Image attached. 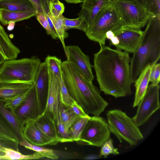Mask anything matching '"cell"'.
<instances>
[{"instance_id": "cell-1", "label": "cell", "mask_w": 160, "mask_h": 160, "mask_svg": "<svg viewBox=\"0 0 160 160\" xmlns=\"http://www.w3.org/2000/svg\"><path fill=\"white\" fill-rule=\"evenodd\" d=\"M94 54L93 67L101 91L115 98L132 93L130 61L128 53L100 45Z\"/></svg>"}, {"instance_id": "cell-2", "label": "cell", "mask_w": 160, "mask_h": 160, "mask_svg": "<svg viewBox=\"0 0 160 160\" xmlns=\"http://www.w3.org/2000/svg\"><path fill=\"white\" fill-rule=\"evenodd\" d=\"M62 75L68 92L88 114L99 116L108 106L98 88L73 63L62 62Z\"/></svg>"}, {"instance_id": "cell-3", "label": "cell", "mask_w": 160, "mask_h": 160, "mask_svg": "<svg viewBox=\"0 0 160 160\" xmlns=\"http://www.w3.org/2000/svg\"><path fill=\"white\" fill-rule=\"evenodd\" d=\"M160 58V16H150L139 46L130 58L131 81L133 83L142 71L157 63Z\"/></svg>"}, {"instance_id": "cell-4", "label": "cell", "mask_w": 160, "mask_h": 160, "mask_svg": "<svg viewBox=\"0 0 160 160\" xmlns=\"http://www.w3.org/2000/svg\"><path fill=\"white\" fill-rule=\"evenodd\" d=\"M41 63L35 57L5 60L0 65V83L33 84Z\"/></svg>"}, {"instance_id": "cell-5", "label": "cell", "mask_w": 160, "mask_h": 160, "mask_svg": "<svg viewBox=\"0 0 160 160\" xmlns=\"http://www.w3.org/2000/svg\"><path fill=\"white\" fill-rule=\"evenodd\" d=\"M108 124L111 133L121 142L123 141L130 146L136 145L143 138L140 129L132 118L120 110L108 111L106 114Z\"/></svg>"}, {"instance_id": "cell-6", "label": "cell", "mask_w": 160, "mask_h": 160, "mask_svg": "<svg viewBox=\"0 0 160 160\" xmlns=\"http://www.w3.org/2000/svg\"><path fill=\"white\" fill-rule=\"evenodd\" d=\"M122 26L113 3L102 10L97 15L85 32L90 40L105 45L106 33Z\"/></svg>"}, {"instance_id": "cell-7", "label": "cell", "mask_w": 160, "mask_h": 160, "mask_svg": "<svg viewBox=\"0 0 160 160\" xmlns=\"http://www.w3.org/2000/svg\"><path fill=\"white\" fill-rule=\"evenodd\" d=\"M113 3L122 26L141 28L150 16L144 7L133 0H113Z\"/></svg>"}, {"instance_id": "cell-8", "label": "cell", "mask_w": 160, "mask_h": 160, "mask_svg": "<svg viewBox=\"0 0 160 160\" xmlns=\"http://www.w3.org/2000/svg\"><path fill=\"white\" fill-rule=\"evenodd\" d=\"M108 123L99 116L91 117L86 123L77 143L79 144L101 147L110 138Z\"/></svg>"}, {"instance_id": "cell-9", "label": "cell", "mask_w": 160, "mask_h": 160, "mask_svg": "<svg viewBox=\"0 0 160 160\" xmlns=\"http://www.w3.org/2000/svg\"><path fill=\"white\" fill-rule=\"evenodd\" d=\"M159 84L148 86L146 92L138 105L135 115L132 118L138 126H142L160 108Z\"/></svg>"}, {"instance_id": "cell-10", "label": "cell", "mask_w": 160, "mask_h": 160, "mask_svg": "<svg viewBox=\"0 0 160 160\" xmlns=\"http://www.w3.org/2000/svg\"><path fill=\"white\" fill-rule=\"evenodd\" d=\"M118 40L116 49L133 53L138 47L143 33L141 28L121 26L113 32Z\"/></svg>"}, {"instance_id": "cell-11", "label": "cell", "mask_w": 160, "mask_h": 160, "mask_svg": "<svg viewBox=\"0 0 160 160\" xmlns=\"http://www.w3.org/2000/svg\"><path fill=\"white\" fill-rule=\"evenodd\" d=\"M66 50L67 60L74 64L88 79L92 82L94 77L89 57L76 45L66 46Z\"/></svg>"}, {"instance_id": "cell-12", "label": "cell", "mask_w": 160, "mask_h": 160, "mask_svg": "<svg viewBox=\"0 0 160 160\" xmlns=\"http://www.w3.org/2000/svg\"><path fill=\"white\" fill-rule=\"evenodd\" d=\"M34 85L39 116L42 114L45 109L48 93V72L47 66L45 62H41L40 65Z\"/></svg>"}, {"instance_id": "cell-13", "label": "cell", "mask_w": 160, "mask_h": 160, "mask_svg": "<svg viewBox=\"0 0 160 160\" xmlns=\"http://www.w3.org/2000/svg\"><path fill=\"white\" fill-rule=\"evenodd\" d=\"M48 86L47 103L44 110L50 113L55 119L60 104V78L48 68Z\"/></svg>"}, {"instance_id": "cell-14", "label": "cell", "mask_w": 160, "mask_h": 160, "mask_svg": "<svg viewBox=\"0 0 160 160\" xmlns=\"http://www.w3.org/2000/svg\"><path fill=\"white\" fill-rule=\"evenodd\" d=\"M13 110L18 117L24 121L28 119L35 120L38 118L39 114L34 83L28 91L24 102Z\"/></svg>"}, {"instance_id": "cell-15", "label": "cell", "mask_w": 160, "mask_h": 160, "mask_svg": "<svg viewBox=\"0 0 160 160\" xmlns=\"http://www.w3.org/2000/svg\"><path fill=\"white\" fill-rule=\"evenodd\" d=\"M34 123L38 128L47 137L52 140L55 145L59 142H62L55 120L48 112L44 110L34 120Z\"/></svg>"}, {"instance_id": "cell-16", "label": "cell", "mask_w": 160, "mask_h": 160, "mask_svg": "<svg viewBox=\"0 0 160 160\" xmlns=\"http://www.w3.org/2000/svg\"><path fill=\"white\" fill-rule=\"evenodd\" d=\"M113 1L86 0L82 3V9L78 15L84 19L88 28L99 13L104 8L112 4Z\"/></svg>"}, {"instance_id": "cell-17", "label": "cell", "mask_w": 160, "mask_h": 160, "mask_svg": "<svg viewBox=\"0 0 160 160\" xmlns=\"http://www.w3.org/2000/svg\"><path fill=\"white\" fill-rule=\"evenodd\" d=\"M22 133L25 138L32 144L40 146L55 145L52 140L47 137L38 128L34 120L28 119L25 121Z\"/></svg>"}, {"instance_id": "cell-18", "label": "cell", "mask_w": 160, "mask_h": 160, "mask_svg": "<svg viewBox=\"0 0 160 160\" xmlns=\"http://www.w3.org/2000/svg\"><path fill=\"white\" fill-rule=\"evenodd\" d=\"M4 103L3 99L0 98V117L14 132L20 142L25 138L23 134L22 129L25 121L18 118L13 109L5 108Z\"/></svg>"}, {"instance_id": "cell-19", "label": "cell", "mask_w": 160, "mask_h": 160, "mask_svg": "<svg viewBox=\"0 0 160 160\" xmlns=\"http://www.w3.org/2000/svg\"><path fill=\"white\" fill-rule=\"evenodd\" d=\"M20 52V49L11 42L0 24V54L4 60L16 59Z\"/></svg>"}, {"instance_id": "cell-20", "label": "cell", "mask_w": 160, "mask_h": 160, "mask_svg": "<svg viewBox=\"0 0 160 160\" xmlns=\"http://www.w3.org/2000/svg\"><path fill=\"white\" fill-rule=\"evenodd\" d=\"M152 66H148L141 72L134 82L136 89L133 108L137 106L147 90L149 82V77Z\"/></svg>"}, {"instance_id": "cell-21", "label": "cell", "mask_w": 160, "mask_h": 160, "mask_svg": "<svg viewBox=\"0 0 160 160\" xmlns=\"http://www.w3.org/2000/svg\"><path fill=\"white\" fill-rule=\"evenodd\" d=\"M33 84L0 83V98L5 99L24 93L28 92Z\"/></svg>"}, {"instance_id": "cell-22", "label": "cell", "mask_w": 160, "mask_h": 160, "mask_svg": "<svg viewBox=\"0 0 160 160\" xmlns=\"http://www.w3.org/2000/svg\"><path fill=\"white\" fill-rule=\"evenodd\" d=\"M0 9L16 12H38L30 0H1Z\"/></svg>"}, {"instance_id": "cell-23", "label": "cell", "mask_w": 160, "mask_h": 160, "mask_svg": "<svg viewBox=\"0 0 160 160\" xmlns=\"http://www.w3.org/2000/svg\"><path fill=\"white\" fill-rule=\"evenodd\" d=\"M37 12L32 11L16 12L0 9V22L4 25L10 22H16L28 19L35 16Z\"/></svg>"}, {"instance_id": "cell-24", "label": "cell", "mask_w": 160, "mask_h": 160, "mask_svg": "<svg viewBox=\"0 0 160 160\" xmlns=\"http://www.w3.org/2000/svg\"><path fill=\"white\" fill-rule=\"evenodd\" d=\"M0 142L4 147L5 144L12 145L18 149L19 141L18 137L0 117Z\"/></svg>"}, {"instance_id": "cell-25", "label": "cell", "mask_w": 160, "mask_h": 160, "mask_svg": "<svg viewBox=\"0 0 160 160\" xmlns=\"http://www.w3.org/2000/svg\"><path fill=\"white\" fill-rule=\"evenodd\" d=\"M5 154L0 156L1 160L36 159L44 158L40 153L36 152L29 155H24L12 148L5 147Z\"/></svg>"}, {"instance_id": "cell-26", "label": "cell", "mask_w": 160, "mask_h": 160, "mask_svg": "<svg viewBox=\"0 0 160 160\" xmlns=\"http://www.w3.org/2000/svg\"><path fill=\"white\" fill-rule=\"evenodd\" d=\"M90 117H81L78 119L69 128L68 133L72 142H77L81 133Z\"/></svg>"}, {"instance_id": "cell-27", "label": "cell", "mask_w": 160, "mask_h": 160, "mask_svg": "<svg viewBox=\"0 0 160 160\" xmlns=\"http://www.w3.org/2000/svg\"><path fill=\"white\" fill-rule=\"evenodd\" d=\"M19 144L27 149L40 153L44 157L52 159H57L58 158V156L53 150L44 148L42 146L32 144L28 142L25 138H23L20 141Z\"/></svg>"}, {"instance_id": "cell-28", "label": "cell", "mask_w": 160, "mask_h": 160, "mask_svg": "<svg viewBox=\"0 0 160 160\" xmlns=\"http://www.w3.org/2000/svg\"><path fill=\"white\" fill-rule=\"evenodd\" d=\"M48 14L52 21L58 35V38L61 42L66 54V46L65 44L64 39L68 37V34L64 28L63 23L64 16L62 15L58 18H55L51 16L49 12Z\"/></svg>"}, {"instance_id": "cell-29", "label": "cell", "mask_w": 160, "mask_h": 160, "mask_svg": "<svg viewBox=\"0 0 160 160\" xmlns=\"http://www.w3.org/2000/svg\"><path fill=\"white\" fill-rule=\"evenodd\" d=\"M59 107L62 120L66 131L68 132L73 123L81 117L76 115L69 107H66L60 103Z\"/></svg>"}, {"instance_id": "cell-30", "label": "cell", "mask_w": 160, "mask_h": 160, "mask_svg": "<svg viewBox=\"0 0 160 160\" xmlns=\"http://www.w3.org/2000/svg\"><path fill=\"white\" fill-rule=\"evenodd\" d=\"M63 23L66 31L74 28L81 30L85 32L88 28L84 19L81 17H78L75 19H68L64 16Z\"/></svg>"}, {"instance_id": "cell-31", "label": "cell", "mask_w": 160, "mask_h": 160, "mask_svg": "<svg viewBox=\"0 0 160 160\" xmlns=\"http://www.w3.org/2000/svg\"><path fill=\"white\" fill-rule=\"evenodd\" d=\"M45 62L48 68L58 78H60L62 75V62L60 59L54 56L48 55Z\"/></svg>"}, {"instance_id": "cell-32", "label": "cell", "mask_w": 160, "mask_h": 160, "mask_svg": "<svg viewBox=\"0 0 160 160\" xmlns=\"http://www.w3.org/2000/svg\"><path fill=\"white\" fill-rule=\"evenodd\" d=\"M29 90L23 94L2 99L4 102V107L8 109L13 110H15L18 108L24 102Z\"/></svg>"}, {"instance_id": "cell-33", "label": "cell", "mask_w": 160, "mask_h": 160, "mask_svg": "<svg viewBox=\"0 0 160 160\" xmlns=\"http://www.w3.org/2000/svg\"><path fill=\"white\" fill-rule=\"evenodd\" d=\"M60 103L66 107H69L74 101L68 92L62 75L60 78Z\"/></svg>"}, {"instance_id": "cell-34", "label": "cell", "mask_w": 160, "mask_h": 160, "mask_svg": "<svg viewBox=\"0 0 160 160\" xmlns=\"http://www.w3.org/2000/svg\"><path fill=\"white\" fill-rule=\"evenodd\" d=\"M142 6L151 16H160V0H142Z\"/></svg>"}, {"instance_id": "cell-35", "label": "cell", "mask_w": 160, "mask_h": 160, "mask_svg": "<svg viewBox=\"0 0 160 160\" xmlns=\"http://www.w3.org/2000/svg\"><path fill=\"white\" fill-rule=\"evenodd\" d=\"M55 121L59 135L62 139V142H72L62 120L60 107Z\"/></svg>"}, {"instance_id": "cell-36", "label": "cell", "mask_w": 160, "mask_h": 160, "mask_svg": "<svg viewBox=\"0 0 160 160\" xmlns=\"http://www.w3.org/2000/svg\"><path fill=\"white\" fill-rule=\"evenodd\" d=\"M100 156H103L106 158L110 154L117 155L119 153L118 149L115 148L113 145V140L109 138L104 142L101 146Z\"/></svg>"}, {"instance_id": "cell-37", "label": "cell", "mask_w": 160, "mask_h": 160, "mask_svg": "<svg viewBox=\"0 0 160 160\" xmlns=\"http://www.w3.org/2000/svg\"><path fill=\"white\" fill-rule=\"evenodd\" d=\"M64 4L59 0L51 2L49 4V12L52 16L58 18L62 15L64 12Z\"/></svg>"}, {"instance_id": "cell-38", "label": "cell", "mask_w": 160, "mask_h": 160, "mask_svg": "<svg viewBox=\"0 0 160 160\" xmlns=\"http://www.w3.org/2000/svg\"><path fill=\"white\" fill-rule=\"evenodd\" d=\"M38 12L46 14L49 12V6L51 2L56 0H30Z\"/></svg>"}, {"instance_id": "cell-39", "label": "cell", "mask_w": 160, "mask_h": 160, "mask_svg": "<svg viewBox=\"0 0 160 160\" xmlns=\"http://www.w3.org/2000/svg\"><path fill=\"white\" fill-rule=\"evenodd\" d=\"M160 81V64L155 63L152 66L149 77V82L152 83L158 84Z\"/></svg>"}, {"instance_id": "cell-40", "label": "cell", "mask_w": 160, "mask_h": 160, "mask_svg": "<svg viewBox=\"0 0 160 160\" xmlns=\"http://www.w3.org/2000/svg\"><path fill=\"white\" fill-rule=\"evenodd\" d=\"M35 16L37 20L46 30L47 34L51 36V31L45 15L42 12H37Z\"/></svg>"}, {"instance_id": "cell-41", "label": "cell", "mask_w": 160, "mask_h": 160, "mask_svg": "<svg viewBox=\"0 0 160 160\" xmlns=\"http://www.w3.org/2000/svg\"><path fill=\"white\" fill-rule=\"evenodd\" d=\"M69 107L76 115L80 117L89 116L85 112L82 108L74 100Z\"/></svg>"}, {"instance_id": "cell-42", "label": "cell", "mask_w": 160, "mask_h": 160, "mask_svg": "<svg viewBox=\"0 0 160 160\" xmlns=\"http://www.w3.org/2000/svg\"><path fill=\"white\" fill-rule=\"evenodd\" d=\"M45 15L48 22L51 31L52 35L51 36L52 39H56L58 38V35L52 21L48 14Z\"/></svg>"}, {"instance_id": "cell-43", "label": "cell", "mask_w": 160, "mask_h": 160, "mask_svg": "<svg viewBox=\"0 0 160 160\" xmlns=\"http://www.w3.org/2000/svg\"><path fill=\"white\" fill-rule=\"evenodd\" d=\"M16 22H10L8 24L7 27V30L8 31H11L14 28Z\"/></svg>"}, {"instance_id": "cell-44", "label": "cell", "mask_w": 160, "mask_h": 160, "mask_svg": "<svg viewBox=\"0 0 160 160\" xmlns=\"http://www.w3.org/2000/svg\"><path fill=\"white\" fill-rule=\"evenodd\" d=\"M67 3L77 4L78 3H83L86 0H64Z\"/></svg>"}, {"instance_id": "cell-45", "label": "cell", "mask_w": 160, "mask_h": 160, "mask_svg": "<svg viewBox=\"0 0 160 160\" xmlns=\"http://www.w3.org/2000/svg\"><path fill=\"white\" fill-rule=\"evenodd\" d=\"M4 147L3 144L0 142V151L3 152H4Z\"/></svg>"}, {"instance_id": "cell-46", "label": "cell", "mask_w": 160, "mask_h": 160, "mask_svg": "<svg viewBox=\"0 0 160 160\" xmlns=\"http://www.w3.org/2000/svg\"><path fill=\"white\" fill-rule=\"evenodd\" d=\"M4 61L2 55L0 54V63L3 62Z\"/></svg>"}, {"instance_id": "cell-47", "label": "cell", "mask_w": 160, "mask_h": 160, "mask_svg": "<svg viewBox=\"0 0 160 160\" xmlns=\"http://www.w3.org/2000/svg\"><path fill=\"white\" fill-rule=\"evenodd\" d=\"M134 0V1L137 2H138L139 3H140V4H141V5H142V0Z\"/></svg>"}, {"instance_id": "cell-48", "label": "cell", "mask_w": 160, "mask_h": 160, "mask_svg": "<svg viewBox=\"0 0 160 160\" xmlns=\"http://www.w3.org/2000/svg\"><path fill=\"white\" fill-rule=\"evenodd\" d=\"M2 63H0V65H1V64L2 63Z\"/></svg>"}, {"instance_id": "cell-49", "label": "cell", "mask_w": 160, "mask_h": 160, "mask_svg": "<svg viewBox=\"0 0 160 160\" xmlns=\"http://www.w3.org/2000/svg\"><path fill=\"white\" fill-rule=\"evenodd\" d=\"M1 0H0V1Z\"/></svg>"}]
</instances>
